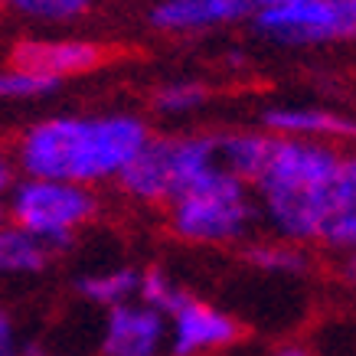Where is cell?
<instances>
[{
	"instance_id": "cell-22",
	"label": "cell",
	"mask_w": 356,
	"mask_h": 356,
	"mask_svg": "<svg viewBox=\"0 0 356 356\" xmlns=\"http://www.w3.org/2000/svg\"><path fill=\"white\" fill-rule=\"evenodd\" d=\"M10 180H13V170H10V163H7V157L0 154V193L10 190Z\"/></svg>"
},
{
	"instance_id": "cell-17",
	"label": "cell",
	"mask_w": 356,
	"mask_h": 356,
	"mask_svg": "<svg viewBox=\"0 0 356 356\" xmlns=\"http://www.w3.org/2000/svg\"><path fill=\"white\" fill-rule=\"evenodd\" d=\"M206 98H209V88L203 82L180 79V82H167L154 92V108L163 115H186V111L206 105Z\"/></svg>"
},
{
	"instance_id": "cell-25",
	"label": "cell",
	"mask_w": 356,
	"mask_h": 356,
	"mask_svg": "<svg viewBox=\"0 0 356 356\" xmlns=\"http://www.w3.org/2000/svg\"><path fill=\"white\" fill-rule=\"evenodd\" d=\"M346 278H350V281H356V252H353V255H350V261H346Z\"/></svg>"
},
{
	"instance_id": "cell-12",
	"label": "cell",
	"mask_w": 356,
	"mask_h": 356,
	"mask_svg": "<svg viewBox=\"0 0 356 356\" xmlns=\"http://www.w3.org/2000/svg\"><path fill=\"white\" fill-rule=\"evenodd\" d=\"M271 151H275V134H226L216 138V161L238 180L255 184L265 170Z\"/></svg>"
},
{
	"instance_id": "cell-16",
	"label": "cell",
	"mask_w": 356,
	"mask_h": 356,
	"mask_svg": "<svg viewBox=\"0 0 356 356\" xmlns=\"http://www.w3.org/2000/svg\"><path fill=\"white\" fill-rule=\"evenodd\" d=\"M138 298H140V304H147V307H154V311H161L167 321L190 301V294H186L163 268H147L144 275H140Z\"/></svg>"
},
{
	"instance_id": "cell-3",
	"label": "cell",
	"mask_w": 356,
	"mask_h": 356,
	"mask_svg": "<svg viewBox=\"0 0 356 356\" xmlns=\"http://www.w3.org/2000/svg\"><path fill=\"white\" fill-rule=\"evenodd\" d=\"M252 219H255V203L248 196L245 180H238L236 173H229L219 163L209 167L170 203L173 236L200 245L236 242L248 232Z\"/></svg>"
},
{
	"instance_id": "cell-10",
	"label": "cell",
	"mask_w": 356,
	"mask_h": 356,
	"mask_svg": "<svg viewBox=\"0 0 356 356\" xmlns=\"http://www.w3.org/2000/svg\"><path fill=\"white\" fill-rule=\"evenodd\" d=\"M252 10L248 0H163L151 10V23L167 33H196L236 23Z\"/></svg>"
},
{
	"instance_id": "cell-18",
	"label": "cell",
	"mask_w": 356,
	"mask_h": 356,
	"mask_svg": "<svg viewBox=\"0 0 356 356\" xmlns=\"http://www.w3.org/2000/svg\"><path fill=\"white\" fill-rule=\"evenodd\" d=\"M59 82L46 76H33L23 69H7L0 72V102H17V98H43L56 92Z\"/></svg>"
},
{
	"instance_id": "cell-26",
	"label": "cell",
	"mask_w": 356,
	"mask_h": 356,
	"mask_svg": "<svg viewBox=\"0 0 356 356\" xmlns=\"http://www.w3.org/2000/svg\"><path fill=\"white\" fill-rule=\"evenodd\" d=\"M20 356H43V353H40V350H36V346H26V350H23Z\"/></svg>"
},
{
	"instance_id": "cell-9",
	"label": "cell",
	"mask_w": 356,
	"mask_h": 356,
	"mask_svg": "<svg viewBox=\"0 0 356 356\" xmlns=\"http://www.w3.org/2000/svg\"><path fill=\"white\" fill-rule=\"evenodd\" d=\"M238 334L242 330L226 311L196 301V298H190L167 324V343L173 356H200L209 350H222V346L236 343Z\"/></svg>"
},
{
	"instance_id": "cell-19",
	"label": "cell",
	"mask_w": 356,
	"mask_h": 356,
	"mask_svg": "<svg viewBox=\"0 0 356 356\" xmlns=\"http://www.w3.org/2000/svg\"><path fill=\"white\" fill-rule=\"evenodd\" d=\"M10 7L36 20H76L88 13L92 0H10Z\"/></svg>"
},
{
	"instance_id": "cell-8",
	"label": "cell",
	"mask_w": 356,
	"mask_h": 356,
	"mask_svg": "<svg viewBox=\"0 0 356 356\" xmlns=\"http://www.w3.org/2000/svg\"><path fill=\"white\" fill-rule=\"evenodd\" d=\"M167 343V317L147 304L108 307L102 330V356H157Z\"/></svg>"
},
{
	"instance_id": "cell-4",
	"label": "cell",
	"mask_w": 356,
	"mask_h": 356,
	"mask_svg": "<svg viewBox=\"0 0 356 356\" xmlns=\"http://www.w3.org/2000/svg\"><path fill=\"white\" fill-rule=\"evenodd\" d=\"M216 163V138H151L115 180L140 203H173Z\"/></svg>"
},
{
	"instance_id": "cell-1",
	"label": "cell",
	"mask_w": 356,
	"mask_h": 356,
	"mask_svg": "<svg viewBox=\"0 0 356 356\" xmlns=\"http://www.w3.org/2000/svg\"><path fill=\"white\" fill-rule=\"evenodd\" d=\"M147 140L151 131L134 115L49 118L20 138L17 161L26 177L88 186L118 177Z\"/></svg>"
},
{
	"instance_id": "cell-11",
	"label": "cell",
	"mask_w": 356,
	"mask_h": 356,
	"mask_svg": "<svg viewBox=\"0 0 356 356\" xmlns=\"http://www.w3.org/2000/svg\"><path fill=\"white\" fill-rule=\"evenodd\" d=\"M261 124L278 138L304 140H356V118L321 108H265Z\"/></svg>"
},
{
	"instance_id": "cell-7",
	"label": "cell",
	"mask_w": 356,
	"mask_h": 356,
	"mask_svg": "<svg viewBox=\"0 0 356 356\" xmlns=\"http://www.w3.org/2000/svg\"><path fill=\"white\" fill-rule=\"evenodd\" d=\"M111 59V46L88 40H20L10 49L13 69L63 82L69 76L92 72Z\"/></svg>"
},
{
	"instance_id": "cell-20",
	"label": "cell",
	"mask_w": 356,
	"mask_h": 356,
	"mask_svg": "<svg viewBox=\"0 0 356 356\" xmlns=\"http://www.w3.org/2000/svg\"><path fill=\"white\" fill-rule=\"evenodd\" d=\"M317 238L340 252H356V209H343V213L330 216Z\"/></svg>"
},
{
	"instance_id": "cell-2",
	"label": "cell",
	"mask_w": 356,
	"mask_h": 356,
	"mask_svg": "<svg viewBox=\"0 0 356 356\" xmlns=\"http://www.w3.org/2000/svg\"><path fill=\"white\" fill-rule=\"evenodd\" d=\"M343 154L324 140L278 138L265 170L255 180L261 209L288 242H311L337 213L334 180Z\"/></svg>"
},
{
	"instance_id": "cell-27",
	"label": "cell",
	"mask_w": 356,
	"mask_h": 356,
	"mask_svg": "<svg viewBox=\"0 0 356 356\" xmlns=\"http://www.w3.org/2000/svg\"><path fill=\"white\" fill-rule=\"evenodd\" d=\"M0 226H3V206H0Z\"/></svg>"
},
{
	"instance_id": "cell-24",
	"label": "cell",
	"mask_w": 356,
	"mask_h": 356,
	"mask_svg": "<svg viewBox=\"0 0 356 356\" xmlns=\"http://www.w3.org/2000/svg\"><path fill=\"white\" fill-rule=\"evenodd\" d=\"M275 356H311V353H307L304 346H281Z\"/></svg>"
},
{
	"instance_id": "cell-5",
	"label": "cell",
	"mask_w": 356,
	"mask_h": 356,
	"mask_svg": "<svg viewBox=\"0 0 356 356\" xmlns=\"http://www.w3.org/2000/svg\"><path fill=\"white\" fill-rule=\"evenodd\" d=\"M95 196L79 184L63 180H20L10 193L13 226L43 238L49 252L72 245V232L95 216Z\"/></svg>"
},
{
	"instance_id": "cell-6",
	"label": "cell",
	"mask_w": 356,
	"mask_h": 356,
	"mask_svg": "<svg viewBox=\"0 0 356 356\" xmlns=\"http://www.w3.org/2000/svg\"><path fill=\"white\" fill-rule=\"evenodd\" d=\"M259 33L288 46L334 43L356 36V0H298L255 13Z\"/></svg>"
},
{
	"instance_id": "cell-14",
	"label": "cell",
	"mask_w": 356,
	"mask_h": 356,
	"mask_svg": "<svg viewBox=\"0 0 356 356\" xmlns=\"http://www.w3.org/2000/svg\"><path fill=\"white\" fill-rule=\"evenodd\" d=\"M138 281L140 275L134 268H115V271H98V275H86L76 281V291L92 304L102 307H115L124 304L128 298L138 294Z\"/></svg>"
},
{
	"instance_id": "cell-15",
	"label": "cell",
	"mask_w": 356,
	"mask_h": 356,
	"mask_svg": "<svg viewBox=\"0 0 356 356\" xmlns=\"http://www.w3.org/2000/svg\"><path fill=\"white\" fill-rule=\"evenodd\" d=\"M242 259L261 271H275V275L307 271V255L298 248V242H255L242 252Z\"/></svg>"
},
{
	"instance_id": "cell-23",
	"label": "cell",
	"mask_w": 356,
	"mask_h": 356,
	"mask_svg": "<svg viewBox=\"0 0 356 356\" xmlns=\"http://www.w3.org/2000/svg\"><path fill=\"white\" fill-rule=\"evenodd\" d=\"M248 3H252V7H284V3H298V0H248Z\"/></svg>"
},
{
	"instance_id": "cell-21",
	"label": "cell",
	"mask_w": 356,
	"mask_h": 356,
	"mask_svg": "<svg viewBox=\"0 0 356 356\" xmlns=\"http://www.w3.org/2000/svg\"><path fill=\"white\" fill-rule=\"evenodd\" d=\"M0 356H20V346H17V334H13L10 317L0 311Z\"/></svg>"
},
{
	"instance_id": "cell-13",
	"label": "cell",
	"mask_w": 356,
	"mask_h": 356,
	"mask_svg": "<svg viewBox=\"0 0 356 356\" xmlns=\"http://www.w3.org/2000/svg\"><path fill=\"white\" fill-rule=\"evenodd\" d=\"M53 252L43 238L30 236L20 226H0V275H30L43 271Z\"/></svg>"
}]
</instances>
